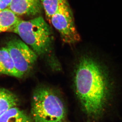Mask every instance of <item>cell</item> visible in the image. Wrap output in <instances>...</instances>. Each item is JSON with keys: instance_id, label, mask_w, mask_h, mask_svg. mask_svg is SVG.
Returning <instances> with one entry per match:
<instances>
[{"instance_id": "cell-5", "label": "cell", "mask_w": 122, "mask_h": 122, "mask_svg": "<svg viewBox=\"0 0 122 122\" xmlns=\"http://www.w3.org/2000/svg\"><path fill=\"white\" fill-rule=\"evenodd\" d=\"M6 47L21 77L29 73L37 59V53L23 41L17 38L11 40Z\"/></svg>"}, {"instance_id": "cell-3", "label": "cell", "mask_w": 122, "mask_h": 122, "mask_svg": "<svg viewBox=\"0 0 122 122\" xmlns=\"http://www.w3.org/2000/svg\"><path fill=\"white\" fill-rule=\"evenodd\" d=\"M12 31L18 35L37 55L44 54L50 48L53 39L52 30L41 16L28 21L20 20Z\"/></svg>"}, {"instance_id": "cell-4", "label": "cell", "mask_w": 122, "mask_h": 122, "mask_svg": "<svg viewBox=\"0 0 122 122\" xmlns=\"http://www.w3.org/2000/svg\"><path fill=\"white\" fill-rule=\"evenodd\" d=\"M50 21L59 32L64 42L74 44L81 39L75 25L73 12L68 0H61Z\"/></svg>"}, {"instance_id": "cell-7", "label": "cell", "mask_w": 122, "mask_h": 122, "mask_svg": "<svg viewBox=\"0 0 122 122\" xmlns=\"http://www.w3.org/2000/svg\"><path fill=\"white\" fill-rule=\"evenodd\" d=\"M0 74L21 77L16 70L12 58L6 47L0 49Z\"/></svg>"}, {"instance_id": "cell-10", "label": "cell", "mask_w": 122, "mask_h": 122, "mask_svg": "<svg viewBox=\"0 0 122 122\" xmlns=\"http://www.w3.org/2000/svg\"><path fill=\"white\" fill-rule=\"evenodd\" d=\"M18 100L16 96L8 90L1 88L0 91V117L8 109L16 107Z\"/></svg>"}, {"instance_id": "cell-13", "label": "cell", "mask_w": 122, "mask_h": 122, "mask_svg": "<svg viewBox=\"0 0 122 122\" xmlns=\"http://www.w3.org/2000/svg\"><path fill=\"white\" fill-rule=\"evenodd\" d=\"M0 89H1V88H0Z\"/></svg>"}, {"instance_id": "cell-6", "label": "cell", "mask_w": 122, "mask_h": 122, "mask_svg": "<svg viewBox=\"0 0 122 122\" xmlns=\"http://www.w3.org/2000/svg\"><path fill=\"white\" fill-rule=\"evenodd\" d=\"M43 8L40 0H12L8 8L16 15H35Z\"/></svg>"}, {"instance_id": "cell-11", "label": "cell", "mask_w": 122, "mask_h": 122, "mask_svg": "<svg viewBox=\"0 0 122 122\" xmlns=\"http://www.w3.org/2000/svg\"><path fill=\"white\" fill-rule=\"evenodd\" d=\"M61 0H40L46 17L50 21L53 14L58 9Z\"/></svg>"}, {"instance_id": "cell-2", "label": "cell", "mask_w": 122, "mask_h": 122, "mask_svg": "<svg viewBox=\"0 0 122 122\" xmlns=\"http://www.w3.org/2000/svg\"><path fill=\"white\" fill-rule=\"evenodd\" d=\"M31 115L33 122H63L66 109L63 100L54 90L40 86L33 93Z\"/></svg>"}, {"instance_id": "cell-12", "label": "cell", "mask_w": 122, "mask_h": 122, "mask_svg": "<svg viewBox=\"0 0 122 122\" xmlns=\"http://www.w3.org/2000/svg\"><path fill=\"white\" fill-rule=\"evenodd\" d=\"M12 0H0V12L8 8Z\"/></svg>"}, {"instance_id": "cell-8", "label": "cell", "mask_w": 122, "mask_h": 122, "mask_svg": "<svg viewBox=\"0 0 122 122\" xmlns=\"http://www.w3.org/2000/svg\"><path fill=\"white\" fill-rule=\"evenodd\" d=\"M0 122H33L31 115L16 107L8 109L0 117Z\"/></svg>"}, {"instance_id": "cell-9", "label": "cell", "mask_w": 122, "mask_h": 122, "mask_svg": "<svg viewBox=\"0 0 122 122\" xmlns=\"http://www.w3.org/2000/svg\"><path fill=\"white\" fill-rule=\"evenodd\" d=\"M17 15L8 8L0 12V33L12 31L20 21Z\"/></svg>"}, {"instance_id": "cell-1", "label": "cell", "mask_w": 122, "mask_h": 122, "mask_svg": "<svg viewBox=\"0 0 122 122\" xmlns=\"http://www.w3.org/2000/svg\"><path fill=\"white\" fill-rule=\"evenodd\" d=\"M75 92L88 116L102 115L111 97L113 84L106 70L95 60L83 56L77 64L74 77Z\"/></svg>"}]
</instances>
